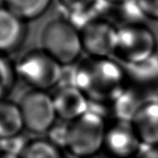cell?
Masks as SVG:
<instances>
[{"label": "cell", "instance_id": "1", "mask_svg": "<svg viewBox=\"0 0 158 158\" xmlns=\"http://www.w3.org/2000/svg\"><path fill=\"white\" fill-rule=\"evenodd\" d=\"M73 84L89 103L108 106L127 87L121 63L111 58L89 56L73 69Z\"/></svg>", "mask_w": 158, "mask_h": 158}, {"label": "cell", "instance_id": "2", "mask_svg": "<svg viewBox=\"0 0 158 158\" xmlns=\"http://www.w3.org/2000/svg\"><path fill=\"white\" fill-rule=\"evenodd\" d=\"M106 129L105 117L89 109L68 122L66 150L76 158H91L103 149Z\"/></svg>", "mask_w": 158, "mask_h": 158}, {"label": "cell", "instance_id": "3", "mask_svg": "<svg viewBox=\"0 0 158 158\" xmlns=\"http://www.w3.org/2000/svg\"><path fill=\"white\" fill-rule=\"evenodd\" d=\"M17 76L32 89L47 91L60 85L63 68L44 49H32L15 64Z\"/></svg>", "mask_w": 158, "mask_h": 158}, {"label": "cell", "instance_id": "4", "mask_svg": "<svg viewBox=\"0 0 158 158\" xmlns=\"http://www.w3.org/2000/svg\"><path fill=\"white\" fill-rule=\"evenodd\" d=\"M41 48L62 66H70L83 51L80 31L68 20H53L43 28Z\"/></svg>", "mask_w": 158, "mask_h": 158}, {"label": "cell", "instance_id": "5", "mask_svg": "<svg viewBox=\"0 0 158 158\" xmlns=\"http://www.w3.org/2000/svg\"><path fill=\"white\" fill-rule=\"evenodd\" d=\"M156 39L145 23L118 28L114 56L122 64L139 62L155 55Z\"/></svg>", "mask_w": 158, "mask_h": 158}, {"label": "cell", "instance_id": "6", "mask_svg": "<svg viewBox=\"0 0 158 158\" xmlns=\"http://www.w3.org/2000/svg\"><path fill=\"white\" fill-rule=\"evenodd\" d=\"M24 128L33 134L47 133L58 118L52 96L47 91L31 89L19 102Z\"/></svg>", "mask_w": 158, "mask_h": 158}, {"label": "cell", "instance_id": "7", "mask_svg": "<svg viewBox=\"0 0 158 158\" xmlns=\"http://www.w3.org/2000/svg\"><path fill=\"white\" fill-rule=\"evenodd\" d=\"M83 51L89 57L111 58L114 56L118 28L102 18L85 25L80 30Z\"/></svg>", "mask_w": 158, "mask_h": 158}, {"label": "cell", "instance_id": "8", "mask_svg": "<svg viewBox=\"0 0 158 158\" xmlns=\"http://www.w3.org/2000/svg\"><path fill=\"white\" fill-rule=\"evenodd\" d=\"M142 148L130 122L114 120L107 125L103 149L114 158H132Z\"/></svg>", "mask_w": 158, "mask_h": 158}, {"label": "cell", "instance_id": "9", "mask_svg": "<svg viewBox=\"0 0 158 158\" xmlns=\"http://www.w3.org/2000/svg\"><path fill=\"white\" fill-rule=\"evenodd\" d=\"M58 118L70 122L81 116L89 109V102L74 85H60L52 96Z\"/></svg>", "mask_w": 158, "mask_h": 158}, {"label": "cell", "instance_id": "10", "mask_svg": "<svg viewBox=\"0 0 158 158\" xmlns=\"http://www.w3.org/2000/svg\"><path fill=\"white\" fill-rule=\"evenodd\" d=\"M68 21L78 30L109 11L111 4L106 0H58Z\"/></svg>", "mask_w": 158, "mask_h": 158}, {"label": "cell", "instance_id": "11", "mask_svg": "<svg viewBox=\"0 0 158 158\" xmlns=\"http://www.w3.org/2000/svg\"><path fill=\"white\" fill-rule=\"evenodd\" d=\"M143 147L158 146V101H144L131 120Z\"/></svg>", "mask_w": 158, "mask_h": 158}, {"label": "cell", "instance_id": "12", "mask_svg": "<svg viewBox=\"0 0 158 158\" xmlns=\"http://www.w3.org/2000/svg\"><path fill=\"white\" fill-rule=\"evenodd\" d=\"M26 22L20 19L4 6L0 7V54L18 49L26 38Z\"/></svg>", "mask_w": 158, "mask_h": 158}, {"label": "cell", "instance_id": "13", "mask_svg": "<svg viewBox=\"0 0 158 158\" xmlns=\"http://www.w3.org/2000/svg\"><path fill=\"white\" fill-rule=\"evenodd\" d=\"M122 65L127 87L139 91L158 84V55L155 54L139 62Z\"/></svg>", "mask_w": 158, "mask_h": 158}, {"label": "cell", "instance_id": "14", "mask_svg": "<svg viewBox=\"0 0 158 158\" xmlns=\"http://www.w3.org/2000/svg\"><path fill=\"white\" fill-rule=\"evenodd\" d=\"M143 102L138 90L127 87L109 104V112L113 114L114 120L131 122Z\"/></svg>", "mask_w": 158, "mask_h": 158}, {"label": "cell", "instance_id": "15", "mask_svg": "<svg viewBox=\"0 0 158 158\" xmlns=\"http://www.w3.org/2000/svg\"><path fill=\"white\" fill-rule=\"evenodd\" d=\"M23 128L19 104L8 100L0 101V139L18 135Z\"/></svg>", "mask_w": 158, "mask_h": 158}, {"label": "cell", "instance_id": "16", "mask_svg": "<svg viewBox=\"0 0 158 158\" xmlns=\"http://www.w3.org/2000/svg\"><path fill=\"white\" fill-rule=\"evenodd\" d=\"M109 11L114 18V24L117 27L142 24L147 19L140 10L137 0H123L111 4Z\"/></svg>", "mask_w": 158, "mask_h": 158}, {"label": "cell", "instance_id": "17", "mask_svg": "<svg viewBox=\"0 0 158 158\" xmlns=\"http://www.w3.org/2000/svg\"><path fill=\"white\" fill-rule=\"evenodd\" d=\"M52 0H2L3 6L24 22L41 17Z\"/></svg>", "mask_w": 158, "mask_h": 158}, {"label": "cell", "instance_id": "18", "mask_svg": "<svg viewBox=\"0 0 158 158\" xmlns=\"http://www.w3.org/2000/svg\"><path fill=\"white\" fill-rule=\"evenodd\" d=\"M19 158H62L60 149L48 139L30 140Z\"/></svg>", "mask_w": 158, "mask_h": 158}, {"label": "cell", "instance_id": "19", "mask_svg": "<svg viewBox=\"0 0 158 158\" xmlns=\"http://www.w3.org/2000/svg\"><path fill=\"white\" fill-rule=\"evenodd\" d=\"M17 77L15 65L5 55L0 54V101L6 100L14 87Z\"/></svg>", "mask_w": 158, "mask_h": 158}, {"label": "cell", "instance_id": "20", "mask_svg": "<svg viewBox=\"0 0 158 158\" xmlns=\"http://www.w3.org/2000/svg\"><path fill=\"white\" fill-rule=\"evenodd\" d=\"M29 141L30 140L22 133L9 138L1 139L0 152H4L16 156H20L22 152L24 151Z\"/></svg>", "mask_w": 158, "mask_h": 158}, {"label": "cell", "instance_id": "21", "mask_svg": "<svg viewBox=\"0 0 158 158\" xmlns=\"http://www.w3.org/2000/svg\"><path fill=\"white\" fill-rule=\"evenodd\" d=\"M68 122L54 124L47 132L48 139L60 149H66Z\"/></svg>", "mask_w": 158, "mask_h": 158}, {"label": "cell", "instance_id": "22", "mask_svg": "<svg viewBox=\"0 0 158 158\" xmlns=\"http://www.w3.org/2000/svg\"><path fill=\"white\" fill-rule=\"evenodd\" d=\"M147 19L158 21V0H137Z\"/></svg>", "mask_w": 158, "mask_h": 158}, {"label": "cell", "instance_id": "23", "mask_svg": "<svg viewBox=\"0 0 158 158\" xmlns=\"http://www.w3.org/2000/svg\"><path fill=\"white\" fill-rule=\"evenodd\" d=\"M141 152V158H158V146L144 147Z\"/></svg>", "mask_w": 158, "mask_h": 158}, {"label": "cell", "instance_id": "24", "mask_svg": "<svg viewBox=\"0 0 158 158\" xmlns=\"http://www.w3.org/2000/svg\"><path fill=\"white\" fill-rule=\"evenodd\" d=\"M0 158H19V156L10 154V153H7L4 152H0Z\"/></svg>", "mask_w": 158, "mask_h": 158}, {"label": "cell", "instance_id": "25", "mask_svg": "<svg viewBox=\"0 0 158 158\" xmlns=\"http://www.w3.org/2000/svg\"><path fill=\"white\" fill-rule=\"evenodd\" d=\"M107 2H109L110 4H114V3H117V2H120V1H123V0H106Z\"/></svg>", "mask_w": 158, "mask_h": 158}, {"label": "cell", "instance_id": "26", "mask_svg": "<svg viewBox=\"0 0 158 158\" xmlns=\"http://www.w3.org/2000/svg\"><path fill=\"white\" fill-rule=\"evenodd\" d=\"M0 147H1V139H0Z\"/></svg>", "mask_w": 158, "mask_h": 158}, {"label": "cell", "instance_id": "27", "mask_svg": "<svg viewBox=\"0 0 158 158\" xmlns=\"http://www.w3.org/2000/svg\"><path fill=\"white\" fill-rule=\"evenodd\" d=\"M156 100H157V101H158V97H157V99H156Z\"/></svg>", "mask_w": 158, "mask_h": 158}]
</instances>
